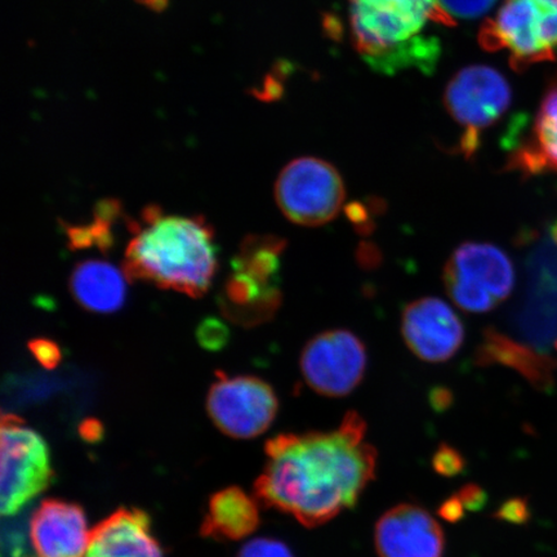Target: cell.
Wrapping results in <instances>:
<instances>
[{
	"mask_svg": "<svg viewBox=\"0 0 557 557\" xmlns=\"http://www.w3.org/2000/svg\"><path fill=\"white\" fill-rule=\"evenodd\" d=\"M377 459L363 417L348 412L337 429L271 438L256 498L306 528L322 527L358 504Z\"/></svg>",
	"mask_w": 557,
	"mask_h": 557,
	"instance_id": "1",
	"label": "cell"
},
{
	"mask_svg": "<svg viewBox=\"0 0 557 557\" xmlns=\"http://www.w3.org/2000/svg\"><path fill=\"white\" fill-rule=\"evenodd\" d=\"M132 239L124 253L128 281L154 284L191 298L211 288L218 271L214 230L201 215L164 214L146 207L141 222L131 221Z\"/></svg>",
	"mask_w": 557,
	"mask_h": 557,
	"instance_id": "2",
	"label": "cell"
},
{
	"mask_svg": "<svg viewBox=\"0 0 557 557\" xmlns=\"http://www.w3.org/2000/svg\"><path fill=\"white\" fill-rule=\"evenodd\" d=\"M355 50L377 72L431 73L441 54L437 26H453L438 0H347Z\"/></svg>",
	"mask_w": 557,
	"mask_h": 557,
	"instance_id": "3",
	"label": "cell"
},
{
	"mask_svg": "<svg viewBox=\"0 0 557 557\" xmlns=\"http://www.w3.org/2000/svg\"><path fill=\"white\" fill-rule=\"evenodd\" d=\"M487 52L505 51L517 72L557 58V0H505L479 34Z\"/></svg>",
	"mask_w": 557,
	"mask_h": 557,
	"instance_id": "4",
	"label": "cell"
},
{
	"mask_svg": "<svg viewBox=\"0 0 557 557\" xmlns=\"http://www.w3.org/2000/svg\"><path fill=\"white\" fill-rule=\"evenodd\" d=\"M444 285L458 308L487 312L512 294L513 264L510 257L493 244L463 243L445 264Z\"/></svg>",
	"mask_w": 557,
	"mask_h": 557,
	"instance_id": "5",
	"label": "cell"
},
{
	"mask_svg": "<svg viewBox=\"0 0 557 557\" xmlns=\"http://www.w3.org/2000/svg\"><path fill=\"white\" fill-rule=\"evenodd\" d=\"M275 199L294 224L317 227L337 218L346 187L336 166L319 158H297L278 174Z\"/></svg>",
	"mask_w": 557,
	"mask_h": 557,
	"instance_id": "6",
	"label": "cell"
},
{
	"mask_svg": "<svg viewBox=\"0 0 557 557\" xmlns=\"http://www.w3.org/2000/svg\"><path fill=\"white\" fill-rule=\"evenodd\" d=\"M52 478L51 455L45 438L20 417L3 414L0 480V511L3 517H15L47 490Z\"/></svg>",
	"mask_w": 557,
	"mask_h": 557,
	"instance_id": "7",
	"label": "cell"
},
{
	"mask_svg": "<svg viewBox=\"0 0 557 557\" xmlns=\"http://www.w3.org/2000/svg\"><path fill=\"white\" fill-rule=\"evenodd\" d=\"M525 350L553 368L557 350V221L543 234L529 260V285L524 308L518 320Z\"/></svg>",
	"mask_w": 557,
	"mask_h": 557,
	"instance_id": "8",
	"label": "cell"
},
{
	"mask_svg": "<svg viewBox=\"0 0 557 557\" xmlns=\"http://www.w3.org/2000/svg\"><path fill=\"white\" fill-rule=\"evenodd\" d=\"M511 99V87L496 69L471 65L453 76L445 88L444 103L453 120L463 128L465 156L476 151L480 136L506 114Z\"/></svg>",
	"mask_w": 557,
	"mask_h": 557,
	"instance_id": "9",
	"label": "cell"
},
{
	"mask_svg": "<svg viewBox=\"0 0 557 557\" xmlns=\"http://www.w3.org/2000/svg\"><path fill=\"white\" fill-rule=\"evenodd\" d=\"M277 409L274 388L253 375L227 377L218 373V381L209 388L208 414L221 433L227 436H260L274 422Z\"/></svg>",
	"mask_w": 557,
	"mask_h": 557,
	"instance_id": "10",
	"label": "cell"
},
{
	"mask_svg": "<svg viewBox=\"0 0 557 557\" xmlns=\"http://www.w3.org/2000/svg\"><path fill=\"white\" fill-rule=\"evenodd\" d=\"M367 350L360 338L345 330L326 331L311 338L301 355V371L313 392L343 398L363 381Z\"/></svg>",
	"mask_w": 557,
	"mask_h": 557,
	"instance_id": "11",
	"label": "cell"
},
{
	"mask_svg": "<svg viewBox=\"0 0 557 557\" xmlns=\"http://www.w3.org/2000/svg\"><path fill=\"white\" fill-rule=\"evenodd\" d=\"M401 333L409 350L429 363H444L459 351L465 341L461 319L441 298L426 297L404 309Z\"/></svg>",
	"mask_w": 557,
	"mask_h": 557,
	"instance_id": "12",
	"label": "cell"
},
{
	"mask_svg": "<svg viewBox=\"0 0 557 557\" xmlns=\"http://www.w3.org/2000/svg\"><path fill=\"white\" fill-rule=\"evenodd\" d=\"M374 547L380 557H443L445 535L426 508L400 504L375 524Z\"/></svg>",
	"mask_w": 557,
	"mask_h": 557,
	"instance_id": "13",
	"label": "cell"
},
{
	"mask_svg": "<svg viewBox=\"0 0 557 557\" xmlns=\"http://www.w3.org/2000/svg\"><path fill=\"white\" fill-rule=\"evenodd\" d=\"M90 532L82 507L61 499L45 500L30 521L32 545L38 557H85Z\"/></svg>",
	"mask_w": 557,
	"mask_h": 557,
	"instance_id": "14",
	"label": "cell"
},
{
	"mask_svg": "<svg viewBox=\"0 0 557 557\" xmlns=\"http://www.w3.org/2000/svg\"><path fill=\"white\" fill-rule=\"evenodd\" d=\"M233 273L222 288L219 306L235 324L255 326L268 322L281 308L278 276L232 262Z\"/></svg>",
	"mask_w": 557,
	"mask_h": 557,
	"instance_id": "15",
	"label": "cell"
},
{
	"mask_svg": "<svg viewBox=\"0 0 557 557\" xmlns=\"http://www.w3.org/2000/svg\"><path fill=\"white\" fill-rule=\"evenodd\" d=\"M85 557H164L151 522L137 508H121L90 532Z\"/></svg>",
	"mask_w": 557,
	"mask_h": 557,
	"instance_id": "16",
	"label": "cell"
},
{
	"mask_svg": "<svg viewBox=\"0 0 557 557\" xmlns=\"http://www.w3.org/2000/svg\"><path fill=\"white\" fill-rule=\"evenodd\" d=\"M508 165L527 176L557 174V76L542 97L525 141L515 150Z\"/></svg>",
	"mask_w": 557,
	"mask_h": 557,
	"instance_id": "17",
	"label": "cell"
},
{
	"mask_svg": "<svg viewBox=\"0 0 557 557\" xmlns=\"http://www.w3.org/2000/svg\"><path fill=\"white\" fill-rule=\"evenodd\" d=\"M128 277L107 261H82L70 276V292L83 309L111 313L123 308Z\"/></svg>",
	"mask_w": 557,
	"mask_h": 557,
	"instance_id": "18",
	"label": "cell"
},
{
	"mask_svg": "<svg viewBox=\"0 0 557 557\" xmlns=\"http://www.w3.org/2000/svg\"><path fill=\"white\" fill-rule=\"evenodd\" d=\"M259 527V499L248 496L238 486H230L209 500L201 533L215 540L239 541L249 537Z\"/></svg>",
	"mask_w": 557,
	"mask_h": 557,
	"instance_id": "19",
	"label": "cell"
},
{
	"mask_svg": "<svg viewBox=\"0 0 557 557\" xmlns=\"http://www.w3.org/2000/svg\"><path fill=\"white\" fill-rule=\"evenodd\" d=\"M482 363H499L517 369L535 386L545 387L552 382L553 368L533 357L531 352L518 343L497 331H486L483 344L478 351Z\"/></svg>",
	"mask_w": 557,
	"mask_h": 557,
	"instance_id": "20",
	"label": "cell"
},
{
	"mask_svg": "<svg viewBox=\"0 0 557 557\" xmlns=\"http://www.w3.org/2000/svg\"><path fill=\"white\" fill-rule=\"evenodd\" d=\"M121 205L114 199L101 200L96 208V218L90 224L65 227L70 249L99 248L108 252L114 246L111 233L116 218L121 215Z\"/></svg>",
	"mask_w": 557,
	"mask_h": 557,
	"instance_id": "21",
	"label": "cell"
},
{
	"mask_svg": "<svg viewBox=\"0 0 557 557\" xmlns=\"http://www.w3.org/2000/svg\"><path fill=\"white\" fill-rule=\"evenodd\" d=\"M496 2L497 0H438L453 18L466 20L483 16Z\"/></svg>",
	"mask_w": 557,
	"mask_h": 557,
	"instance_id": "22",
	"label": "cell"
},
{
	"mask_svg": "<svg viewBox=\"0 0 557 557\" xmlns=\"http://www.w3.org/2000/svg\"><path fill=\"white\" fill-rule=\"evenodd\" d=\"M197 338L207 350L218 351L226 346L228 330L219 319L208 318L198 326Z\"/></svg>",
	"mask_w": 557,
	"mask_h": 557,
	"instance_id": "23",
	"label": "cell"
},
{
	"mask_svg": "<svg viewBox=\"0 0 557 557\" xmlns=\"http://www.w3.org/2000/svg\"><path fill=\"white\" fill-rule=\"evenodd\" d=\"M238 557H295L290 548L274 539H256L240 549Z\"/></svg>",
	"mask_w": 557,
	"mask_h": 557,
	"instance_id": "24",
	"label": "cell"
},
{
	"mask_svg": "<svg viewBox=\"0 0 557 557\" xmlns=\"http://www.w3.org/2000/svg\"><path fill=\"white\" fill-rule=\"evenodd\" d=\"M465 468L463 457L459 453L449 447L442 445L434 456V469L444 476H456Z\"/></svg>",
	"mask_w": 557,
	"mask_h": 557,
	"instance_id": "25",
	"label": "cell"
},
{
	"mask_svg": "<svg viewBox=\"0 0 557 557\" xmlns=\"http://www.w3.org/2000/svg\"><path fill=\"white\" fill-rule=\"evenodd\" d=\"M29 350L33 354V357L47 369L58 367L62 360L61 348L51 339H32L29 343Z\"/></svg>",
	"mask_w": 557,
	"mask_h": 557,
	"instance_id": "26",
	"label": "cell"
},
{
	"mask_svg": "<svg viewBox=\"0 0 557 557\" xmlns=\"http://www.w3.org/2000/svg\"><path fill=\"white\" fill-rule=\"evenodd\" d=\"M528 517V506L525 500L522 499L508 500V503L503 508H500L498 512V518L506 521L517 522V524L525 522Z\"/></svg>",
	"mask_w": 557,
	"mask_h": 557,
	"instance_id": "27",
	"label": "cell"
},
{
	"mask_svg": "<svg viewBox=\"0 0 557 557\" xmlns=\"http://www.w3.org/2000/svg\"><path fill=\"white\" fill-rule=\"evenodd\" d=\"M459 499L462 500L466 510H475L483 505L485 496L482 490L475 485H469L463 487V490L459 491L457 494Z\"/></svg>",
	"mask_w": 557,
	"mask_h": 557,
	"instance_id": "28",
	"label": "cell"
},
{
	"mask_svg": "<svg viewBox=\"0 0 557 557\" xmlns=\"http://www.w3.org/2000/svg\"><path fill=\"white\" fill-rule=\"evenodd\" d=\"M465 511L466 507L463 506L462 500L459 499L458 496L445 500L444 505L441 508L442 517L450 522H456L459 519H461L465 515Z\"/></svg>",
	"mask_w": 557,
	"mask_h": 557,
	"instance_id": "29",
	"label": "cell"
}]
</instances>
